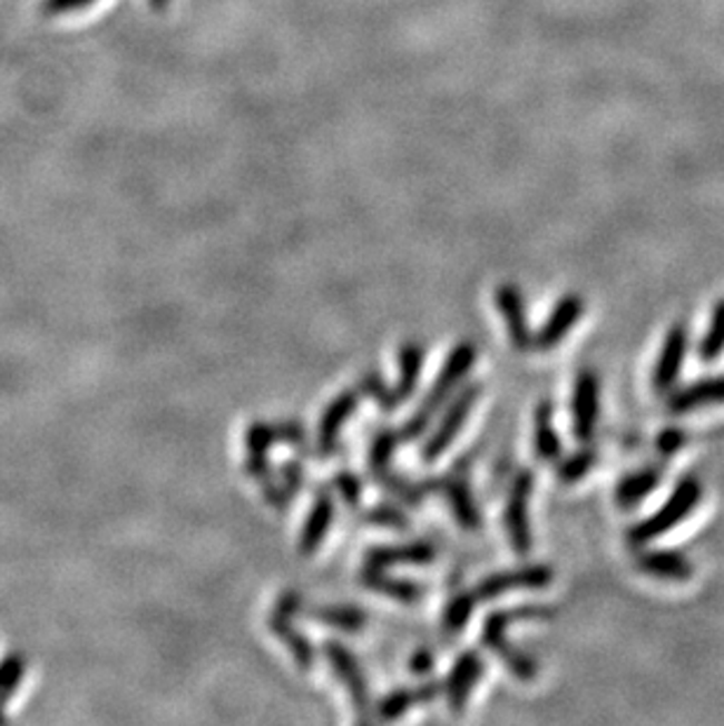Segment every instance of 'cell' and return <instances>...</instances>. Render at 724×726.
I'll return each instance as SVG.
<instances>
[{
    "label": "cell",
    "mask_w": 724,
    "mask_h": 726,
    "mask_svg": "<svg viewBox=\"0 0 724 726\" xmlns=\"http://www.w3.org/2000/svg\"><path fill=\"white\" fill-rule=\"evenodd\" d=\"M689 351V332L683 323H675L668 332L662 344V351H658V357L654 362V372H652V386L658 395H666L677 386V379L683 374L685 360Z\"/></svg>",
    "instance_id": "6"
},
{
    "label": "cell",
    "mask_w": 724,
    "mask_h": 726,
    "mask_svg": "<svg viewBox=\"0 0 724 726\" xmlns=\"http://www.w3.org/2000/svg\"><path fill=\"white\" fill-rule=\"evenodd\" d=\"M332 522V499H330V491H317V499L311 512V520L302 533V552H313L317 548V543L323 541L325 531Z\"/></svg>",
    "instance_id": "19"
},
{
    "label": "cell",
    "mask_w": 724,
    "mask_h": 726,
    "mask_svg": "<svg viewBox=\"0 0 724 726\" xmlns=\"http://www.w3.org/2000/svg\"><path fill=\"white\" fill-rule=\"evenodd\" d=\"M701 499H704V484H701V480L694 475H685L675 484V489L671 491V497L662 508L654 510L649 518L640 520L628 529L626 533L628 543L633 548H643L654 539L664 537V533L673 531L677 524H683L692 516Z\"/></svg>",
    "instance_id": "2"
},
{
    "label": "cell",
    "mask_w": 724,
    "mask_h": 726,
    "mask_svg": "<svg viewBox=\"0 0 724 726\" xmlns=\"http://www.w3.org/2000/svg\"><path fill=\"white\" fill-rule=\"evenodd\" d=\"M662 482H664V465L649 463V465L637 468V471L624 475L622 482L616 484V491H614L616 506L624 510L640 506Z\"/></svg>",
    "instance_id": "15"
},
{
    "label": "cell",
    "mask_w": 724,
    "mask_h": 726,
    "mask_svg": "<svg viewBox=\"0 0 724 726\" xmlns=\"http://www.w3.org/2000/svg\"><path fill=\"white\" fill-rule=\"evenodd\" d=\"M271 628H273L275 635H278V637L283 639V642L290 645L294 658L300 660V666H306V668H309V666H311V660H313L311 645L306 642L304 637L294 635V630H292V626H290V614L275 609V614H273V618H271Z\"/></svg>",
    "instance_id": "25"
},
{
    "label": "cell",
    "mask_w": 724,
    "mask_h": 726,
    "mask_svg": "<svg viewBox=\"0 0 724 726\" xmlns=\"http://www.w3.org/2000/svg\"><path fill=\"white\" fill-rule=\"evenodd\" d=\"M400 362H402V381H400V386L395 391L389 393L387 389L381 386V381L376 376H368L365 386H362L370 395H374L383 404V410H387V412H391L395 404L404 402L412 395L417 381H419V374H421L423 353H421L419 346H404Z\"/></svg>",
    "instance_id": "12"
},
{
    "label": "cell",
    "mask_w": 724,
    "mask_h": 726,
    "mask_svg": "<svg viewBox=\"0 0 724 726\" xmlns=\"http://www.w3.org/2000/svg\"><path fill=\"white\" fill-rule=\"evenodd\" d=\"M315 618L317 621L330 624V626L351 628V630L365 624V616H362V611H353V609H325V611H317Z\"/></svg>",
    "instance_id": "27"
},
{
    "label": "cell",
    "mask_w": 724,
    "mask_h": 726,
    "mask_svg": "<svg viewBox=\"0 0 724 726\" xmlns=\"http://www.w3.org/2000/svg\"><path fill=\"white\" fill-rule=\"evenodd\" d=\"M637 569L658 581L685 583L694 576V565L683 550L673 548H645L635 558Z\"/></svg>",
    "instance_id": "11"
},
{
    "label": "cell",
    "mask_w": 724,
    "mask_h": 726,
    "mask_svg": "<svg viewBox=\"0 0 724 726\" xmlns=\"http://www.w3.org/2000/svg\"><path fill=\"white\" fill-rule=\"evenodd\" d=\"M724 353V298L715 304L708 332L704 334L698 344V357L704 362H715Z\"/></svg>",
    "instance_id": "24"
},
{
    "label": "cell",
    "mask_w": 724,
    "mask_h": 726,
    "mask_svg": "<svg viewBox=\"0 0 724 726\" xmlns=\"http://www.w3.org/2000/svg\"><path fill=\"white\" fill-rule=\"evenodd\" d=\"M480 393H482V386H480V383H471V386H466V389L457 395V400L450 404V408H447V412H444L440 425L436 429V433L431 435V440L425 442V447H423V459H425V461L438 459V457L447 450V447L452 444V440H454V438L459 435V431H461V425L466 423L468 414H471L473 404L478 402Z\"/></svg>",
    "instance_id": "8"
},
{
    "label": "cell",
    "mask_w": 724,
    "mask_h": 726,
    "mask_svg": "<svg viewBox=\"0 0 724 726\" xmlns=\"http://www.w3.org/2000/svg\"><path fill=\"white\" fill-rule=\"evenodd\" d=\"M336 482H339V489L344 491L349 503H355L360 497V482H355V478H351V475H339Z\"/></svg>",
    "instance_id": "31"
},
{
    "label": "cell",
    "mask_w": 724,
    "mask_h": 726,
    "mask_svg": "<svg viewBox=\"0 0 724 726\" xmlns=\"http://www.w3.org/2000/svg\"><path fill=\"white\" fill-rule=\"evenodd\" d=\"M666 395V408L673 416H685L698 410H706L711 404H724V374L698 379L679 389L675 386Z\"/></svg>",
    "instance_id": "10"
},
{
    "label": "cell",
    "mask_w": 724,
    "mask_h": 726,
    "mask_svg": "<svg viewBox=\"0 0 724 726\" xmlns=\"http://www.w3.org/2000/svg\"><path fill=\"white\" fill-rule=\"evenodd\" d=\"M355 402H358L355 393H344L342 398H336L332 402V408L327 410V414L323 416V423H321V450L323 452H332L334 438H336L339 429H342V423L353 414Z\"/></svg>",
    "instance_id": "20"
},
{
    "label": "cell",
    "mask_w": 724,
    "mask_h": 726,
    "mask_svg": "<svg viewBox=\"0 0 724 726\" xmlns=\"http://www.w3.org/2000/svg\"><path fill=\"white\" fill-rule=\"evenodd\" d=\"M497 306L501 311V317L506 323L508 336L513 341V346L518 351H529L535 349V332L529 330L527 323V313H525V298L520 287L516 285H501L497 290Z\"/></svg>",
    "instance_id": "13"
},
{
    "label": "cell",
    "mask_w": 724,
    "mask_h": 726,
    "mask_svg": "<svg viewBox=\"0 0 724 726\" xmlns=\"http://www.w3.org/2000/svg\"><path fill=\"white\" fill-rule=\"evenodd\" d=\"M552 583V569L546 565H527V567H518V569H510V571H499L487 576L482 579L473 592V597L478 602L482 600H495V597H501L508 590H520V588H531V590H539Z\"/></svg>",
    "instance_id": "7"
},
{
    "label": "cell",
    "mask_w": 724,
    "mask_h": 726,
    "mask_svg": "<svg viewBox=\"0 0 724 726\" xmlns=\"http://www.w3.org/2000/svg\"><path fill=\"white\" fill-rule=\"evenodd\" d=\"M600 416V379L593 370H581L571 391V431L579 442L595 435Z\"/></svg>",
    "instance_id": "5"
},
{
    "label": "cell",
    "mask_w": 724,
    "mask_h": 726,
    "mask_svg": "<svg viewBox=\"0 0 724 726\" xmlns=\"http://www.w3.org/2000/svg\"><path fill=\"white\" fill-rule=\"evenodd\" d=\"M584 311H586V304L577 292L565 294L560 302L552 306L550 315L544 320L541 330L535 332V349L541 353L556 349L560 341L565 336H569V332L577 327Z\"/></svg>",
    "instance_id": "9"
},
{
    "label": "cell",
    "mask_w": 724,
    "mask_h": 726,
    "mask_svg": "<svg viewBox=\"0 0 724 726\" xmlns=\"http://www.w3.org/2000/svg\"><path fill=\"white\" fill-rule=\"evenodd\" d=\"M595 463H598V452H595V447L584 444L581 450H577L574 454H569L565 461L558 463V480L562 484H577L579 480H584Z\"/></svg>",
    "instance_id": "21"
},
{
    "label": "cell",
    "mask_w": 724,
    "mask_h": 726,
    "mask_svg": "<svg viewBox=\"0 0 724 726\" xmlns=\"http://www.w3.org/2000/svg\"><path fill=\"white\" fill-rule=\"evenodd\" d=\"M476 605H478V600L473 597V592L457 595L444 609V628L457 635L468 624V618H471Z\"/></svg>",
    "instance_id": "26"
},
{
    "label": "cell",
    "mask_w": 724,
    "mask_h": 726,
    "mask_svg": "<svg viewBox=\"0 0 724 726\" xmlns=\"http://www.w3.org/2000/svg\"><path fill=\"white\" fill-rule=\"evenodd\" d=\"M433 560V548L425 543L417 546H402V548H379L370 552V565L383 567V565H395V562H431Z\"/></svg>",
    "instance_id": "22"
},
{
    "label": "cell",
    "mask_w": 724,
    "mask_h": 726,
    "mask_svg": "<svg viewBox=\"0 0 724 726\" xmlns=\"http://www.w3.org/2000/svg\"><path fill=\"white\" fill-rule=\"evenodd\" d=\"M440 689H442L440 685H425V687H421L417 691H395L381 703L376 713H379L381 719H395L398 715H402L404 710H408L414 700L417 703L431 700V698H436L440 694Z\"/></svg>",
    "instance_id": "23"
},
{
    "label": "cell",
    "mask_w": 724,
    "mask_h": 726,
    "mask_svg": "<svg viewBox=\"0 0 724 726\" xmlns=\"http://www.w3.org/2000/svg\"><path fill=\"white\" fill-rule=\"evenodd\" d=\"M95 3V0H42V12L46 14H67L80 10L85 6Z\"/></svg>",
    "instance_id": "30"
},
{
    "label": "cell",
    "mask_w": 724,
    "mask_h": 726,
    "mask_svg": "<svg viewBox=\"0 0 724 726\" xmlns=\"http://www.w3.org/2000/svg\"><path fill=\"white\" fill-rule=\"evenodd\" d=\"M466 459L459 461L457 473H452V480H442V489L447 494V501H450L454 516L463 529H478L480 527V512L473 501L471 489H468L466 482Z\"/></svg>",
    "instance_id": "16"
},
{
    "label": "cell",
    "mask_w": 724,
    "mask_h": 726,
    "mask_svg": "<svg viewBox=\"0 0 724 726\" xmlns=\"http://www.w3.org/2000/svg\"><path fill=\"white\" fill-rule=\"evenodd\" d=\"M148 3H151V6L158 8V10H163V8L169 3V0H148Z\"/></svg>",
    "instance_id": "33"
},
{
    "label": "cell",
    "mask_w": 724,
    "mask_h": 726,
    "mask_svg": "<svg viewBox=\"0 0 724 726\" xmlns=\"http://www.w3.org/2000/svg\"><path fill=\"white\" fill-rule=\"evenodd\" d=\"M550 607L544 605H527V607H516V609H503V611H495L492 616L485 621L482 628V645L487 649H492L503 664L506 668L513 673L518 679L529 681L537 677V664L535 658L527 656L525 651H520L518 647H513L506 639V628L516 621H548L552 618Z\"/></svg>",
    "instance_id": "1"
},
{
    "label": "cell",
    "mask_w": 724,
    "mask_h": 726,
    "mask_svg": "<svg viewBox=\"0 0 724 726\" xmlns=\"http://www.w3.org/2000/svg\"><path fill=\"white\" fill-rule=\"evenodd\" d=\"M535 491V471L520 468L510 480L508 501L503 510V524L508 531V541L516 548L518 555H527L535 546L531 541V524H529V499Z\"/></svg>",
    "instance_id": "4"
},
{
    "label": "cell",
    "mask_w": 724,
    "mask_h": 726,
    "mask_svg": "<svg viewBox=\"0 0 724 726\" xmlns=\"http://www.w3.org/2000/svg\"><path fill=\"white\" fill-rule=\"evenodd\" d=\"M685 444H687V433L685 431L666 429V431L658 433V438H656V452L668 459V457L677 454L679 450H685Z\"/></svg>",
    "instance_id": "28"
},
{
    "label": "cell",
    "mask_w": 724,
    "mask_h": 726,
    "mask_svg": "<svg viewBox=\"0 0 724 726\" xmlns=\"http://www.w3.org/2000/svg\"><path fill=\"white\" fill-rule=\"evenodd\" d=\"M482 673H485V660L480 658L478 651H466L457 658V664H454L450 677H447V685H444L447 698H450V708L454 713L463 710L466 700L476 689Z\"/></svg>",
    "instance_id": "14"
},
{
    "label": "cell",
    "mask_w": 724,
    "mask_h": 726,
    "mask_svg": "<svg viewBox=\"0 0 724 726\" xmlns=\"http://www.w3.org/2000/svg\"><path fill=\"white\" fill-rule=\"evenodd\" d=\"M325 649H327V658H330L332 668H334L336 675L342 677V679L346 681V685H349L351 696H353V700H355L358 710L365 713L368 706H370V698H368V689H365V679H362V675H360V670H358V666H355L353 656H351L344 647H339V645H334V642H330Z\"/></svg>",
    "instance_id": "18"
},
{
    "label": "cell",
    "mask_w": 724,
    "mask_h": 726,
    "mask_svg": "<svg viewBox=\"0 0 724 726\" xmlns=\"http://www.w3.org/2000/svg\"><path fill=\"white\" fill-rule=\"evenodd\" d=\"M473 362H476V346L473 344H459L450 353V357H447L438 381L433 383L429 398L423 400V410L417 412V416L410 419V423L402 429V433H400L402 440H412V438H417V435H421L425 431V425H429L431 416L442 408V402L450 398V393H454V389L459 386L461 379L468 374V370L473 367Z\"/></svg>",
    "instance_id": "3"
},
{
    "label": "cell",
    "mask_w": 724,
    "mask_h": 726,
    "mask_svg": "<svg viewBox=\"0 0 724 726\" xmlns=\"http://www.w3.org/2000/svg\"><path fill=\"white\" fill-rule=\"evenodd\" d=\"M436 664V658L429 654V651H417V658L412 660V673L417 675H423V673H429Z\"/></svg>",
    "instance_id": "32"
},
{
    "label": "cell",
    "mask_w": 724,
    "mask_h": 726,
    "mask_svg": "<svg viewBox=\"0 0 724 726\" xmlns=\"http://www.w3.org/2000/svg\"><path fill=\"white\" fill-rule=\"evenodd\" d=\"M556 410L550 400H541L535 410V452L544 463L558 461L562 454V442L556 431Z\"/></svg>",
    "instance_id": "17"
},
{
    "label": "cell",
    "mask_w": 724,
    "mask_h": 726,
    "mask_svg": "<svg viewBox=\"0 0 724 726\" xmlns=\"http://www.w3.org/2000/svg\"><path fill=\"white\" fill-rule=\"evenodd\" d=\"M372 588H383V590H389L393 597H400V600H417V597H419V592H421V588H414V586H410V583H398V581H381L379 579V576L376 573H368V579H365Z\"/></svg>",
    "instance_id": "29"
}]
</instances>
